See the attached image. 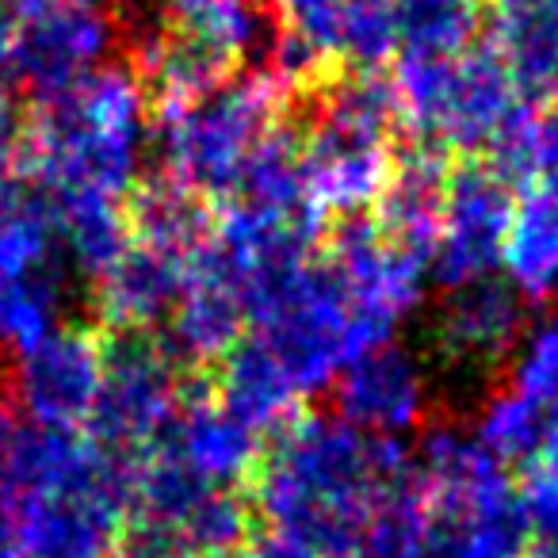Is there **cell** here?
Listing matches in <instances>:
<instances>
[{
    "label": "cell",
    "mask_w": 558,
    "mask_h": 558,
    "mask_svg": "<svg viewBox=\"0 0 558 558\" xmlns=\"http://www.w3.org/2000/svg\"><path fill=\"white\" fill-rule=\"evenodd\" d=\"M410 466L402 440L367 436L337 413L303 410L264 436L248 478V509L264 532L314 558L352 550L390 482Z\"/></svg>",
    "instance_id": "1"
},
{
    "label": "cell",
    "mask_w": 558,
    "mask_h": 558,
    "mask_svg": "<svg viewBox=\"0 0 558 558\" xmlns=\"http://www.w3.org/2000/svg\"><path fill=\"white\" fill-rule=\"evenodd\" d=\"M299 100H306L299 149L314 207L326 222L372 210L402 146V111L390 70L337 65Z\"/></svg>",
    "instance_id": "2"
},
{
    "label": "cell",
    "mask_w": 558,
    "mask_h": 558,
    "mask_svg": "<svg viewBox=\"0 0 558 558\" xmlns=\"http://www.w3.org/2000/svg\"><path fill=\"white\" fill-rule=\"evenodd\" d=\"M390 81L405 142L433 146L451 161L486 157L527 108L486 43L440 62H395Z\"/></svg>",
    "instance_id": "3"
},
{
    "label": "cell",
    "mask_w": 558,
    "mask_h": 558,
    "mask_svg": "<svg viewBox=\"0 0 558 558\" xmlns=\"http://www.w3.org/2000/svg\"><path fill=\"white\" fill-rule=\"evenodd\" d=\"M288 100L260 73H238L195 100L161 108L165 177L210 207L233 199L248 157L283 116Z\"/></svg>",
    "instance_id": "4"
},
{
    "label": "cell",
    "mask_w": 558,
    "mask_h": 558,
    "mask_svg": "<svg viewBox=\"0 0 558 558\" xmlns=\"http://www.w3.org/2000/svg\"><path fill=\"white\" fill-rule=\"evenodd\" d=\"M322 256L349 299L360 344L372 349V344L395 341V329L425 295V256L390 241L372 210L333 218L322 233Z\"/></svg>",
    "instance_id": "5"
},
{
    "label": "cell",
    "mask_w": 558,
    "mask_h": 558,
    "mask_svg": "<svg viewBox=\"0 0 558 558\" xmlns=\"http://www.w3.org/2000/svg\"><path fill=\"white\" fill-rule=\"evenodd\" d=\"M517 199L520 192L486 157L451 161L428 279H436L448 291L471 279L497 276Z\"/></svg>",
    "instance_id": "6"
},
{
    "label": "cell",
    "mask_w": 558,
    "mask_h": 558,
    "mask_svg": "<svg viewBox=\"0 0 558 558\" xmlns=\"http://www.w3.org/2000/svg\"><path fill=\"white\" fill-rule=\"evenodd\" d=\"M527 326V299L497 271L444 291L436 311V352L456 372H494L517 356Z\"/></svg>",
    "instance_id": "7"
},
{
    "label": "cell",
    "mask_w": 558,
    "mask_h": 558,
    "mask_svg": "<svg viewBox=\"0 0 558 558\" xmlns=\"http://www.w3.org/2000/svg\"><path fill=\"white\" fill-rule=\"evenodd\" d=\"M428 379L421 360L398 341L356 352L333 379V413L352 428L383 440H398L421 425Z\"/></svg>",
    "instance_id": "8"
},
{
    "label": "cell",
    "mask_w": 558,
    "mask_h": 558,
    "mask_svg": "<svg viewBox=\"0 0 558 558\" xmlns=\"http://www.w3.org/2000/svg\"><path fill=\"white\" fill-rule=\"evenodd\" d=\"M161 448H169L177 459H184L199 478L210 486L238 489L253 478L256 463H260L264 436L233 421L222 405L210 395V383L195 379L192 390L180 402L172 425L165 428Z\"/></svg>",
    "instance_id": "9"
},
{
    "label": "cell",
    "mask_w": 558,
    "mask_h": 558,
    "mask_svg": "<svg viewBox=\"0 0 558 558\" xmlns=\"http://www.w3.org/2000/svg\"><path fill=\"white\" fill-rule=\"evenodd\" d=\"M195 379L199 375L187 372L165 341L126 337L119 367L111 375V417L119 436L134 444H157Z\"/></svg>",
    "instance_id": "10"
},
{
    "label": "cell",
    "mask_w": 558,
    "mask_h": 558,
    "mask_svg": "<svg viewBox=\"0 0 558 558\" xmlns=\"http://www.w3.org/2000/svg\"><path fill=\"white\" fill-rule=\"evenodd\" d=\"M482 43L527 108L558 104V0H486Z\"/></svg>",
    "instance_id": "11"
},
{
    "label": "cell",
    "mask_w": 558,
    "mask_h": 558,
    "mask_svg": "<svg viewBox=\"0 0 558 558\" xmlns=\"http://www.w3.org/2000/svg\"><path fill=\"white\" fill-rule=\"evenodd\" d=\"M451 157L440 149L421 146V142H402L390 165V177L383 184L379 199L372 207V218L390 241L405 245L410 253L425 256L433 268V245L440 230L444 187H448Z\"/></svg>",
    "instance_id": "12"
},
{
    "label": "cell",
    "mask_w": 558,
    "mask_h": 558,
    "mask_svg": "<svg viewBox=\"0 0 558 558\" xmlns=\"http://www.w3.org/2000/svg\"><path fill=\"white\" fill-rule=\"evenodd\" d=\"M210 395L233 421L253 428L256 436H271L306 410V398L299 395L291 375L248 333H241V341L215 364Z\"/></svg>",
    "instance_id": "13"
},
{
    "label": "cell",
    "mask_w": 558,
    "mask_h": 558,
    "mask_svg": "<svg viewBox=\"0 0 558 558\" xmlns=\"http://www.w3.org/2000/svg\"><path fill=\"white\" fill-rule=\"evenodd\" d=\"M398 62H440L466 54L486 32V0H390Z\"/></svg>",
    "instance_id": "14"
},
{
    "label": "cell",
    "mask_w": 558,
    "mask_h": 558,
    "mask_svg": "<svg viewBox=\"0 0 558 558\" xmlns=\"http://www.w3.org/2000/svg\"><path fill=\"white\" fill-rule=\"evenodd\" d=\"M501 276L527 303L558 291V199L543 192H520L505 238Z\"/></svg>",
    "instance_id": "15"
},
{
    "label": "cell",
    "mask_w": 558,
    "mask_h": 558,
    "mask_svg": "<svg viewBox=\"0 0 558 558\" xmlns=\"http://www.w3.org/2000/svg\"><path fill=\"white\" fill-rule=\"evenodd\" d=\"M116 260H119L116 311L123 314V322H131V326L169 322L180 295H184L192 256H177V253H165V248L134 241Z\"/></svg>",
    "instance_id": "16"
},
{
    "label": "cell",
    "mask_w": 558,
    "mask_h": 558,
    "mask_svg": "<svg viewBox=\"0 0 558 558\" xmlns=\"http://www.w3.org/2000/svg\"><path fill=\"white\" fill-rule=\"evenodd\" d=\"M131 222L134 241H142V245L165 248L177 256H195V248L207 241L210 226H215V207L172 177H161L138 192Z\"/></svg>",
    "instance_id": "17"
},
{
    "label": "cell",
    "mask_w": 558,
    "mask_h": 558,
    "mask_svg": "<svg viewBox=\"0 0 558 558\" xmlns=\"http://www.w3.org/2000/svg\"><path fill=\"white\" fill-rule=\"evenodd\" d=\"M486 161L517 192H543L558 199V104L524 108V116L489 146Z\"/></svg>",
    "instance_id": "18"
},
{
    "label": "cell",
    "mask_w": 558,
    "mask_h": 558,
    "mask_svg": "<svg viewBox=\"0 0 558 558\" xmlns=\"http://www.w3.org/2000/svg\"><path fill=\"white\" fill-rule=\"evenodd\" d=\"M398 62V35L390 0H344L337 32V65L387 73Z\"/></svg>",
    "instance_id": "19"
},
{
    "label": "cell",
    "mask_w": 558,
    "mask_h": 558,
    "mask_svg": "<svg viewBox=\"0 0 558 558\" xmlns=\"http://www.w3.org/2000/svg\"><path fill=\"white\" fill-rule=\"evenodd\" d=\"M509 387L535 402H558V314L527 326L517 356L509 360Z\"/></svg>",
    "instance_id": "20"
},
{
    "label": "cell",
    "mask_w": 558,
    "mask_h": 558,
    "mask_svg": "<svg viewBox=\"0 0 558 558\" xmlns=\"http://www.w3.org/2000/svg\"><path fill=\"white\" fill-rule=\"evenodd\" d=\"M524 509V555L520 558H558V486L532 478L520 494Z\"/></svg>",
    "instance_id": "21"
},
{
    "label": "cell",
    "mask_w": 558,
    "mask_h": 558,
    "mask_svg": "<svg viewBox=\"0 0 558 558\" xmlns=\"http://www.w3.org/2000/svg\"><path fill=\"white\" fill-rule=\"evenodd\" d=\"M532 478H547L558 486V402H547V425H543L539 459L532 466Z\"/></svg>",
    "instance_id": "22"
},
{
    "label": "cell",
    "mask_w": 558,
    "mask_h": 558,
    "mask_svg": "<svg viewBox=\"0 0 558 558\" xmlns=\"http://www.w3.org/2000/svg\"><path fill=\"white\" fill-rule=\"evenodd\" d=\"M333 558H364V555H360V547H352V550H341V555H333Z\"/></svg>",
    "instance_id": "23"
},
{
    "label": "cell",
    "mask_w": 558,
    "mask_h": 558,
    "mask_svg": "<svg viewBox=\"0 0 558 558\" xmlns=\"http://www.w3.org/2000/svg\"><path fill=\"white\" fill-rule=\"evenodd\" d=\"M218 558H248V550H233V555H218Z\"/></svg>",
    "instance_id": "24"
}]
</instances>
